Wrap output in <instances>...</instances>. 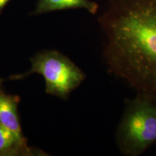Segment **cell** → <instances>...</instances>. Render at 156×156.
<instances>
[{
  "label": "cell",
  "mask_w": 156,
  "mask_h": 156,
  "mask_svg": "<svg viewBox=\"0 0 156 156\" xmlns=\"http://www.w3.org/2000/svg\"><path fill=\"white\" fill-rule=\"evenodd\" d=\"M98 20L108 73L156 101V0H107Z\"/></svg>",
  "instance_id": "obj_1"
},
{
  "label": "cell",
  "mask_w": 156,
  "mask_h": 156,
  "mask_svg": "<svg viewBox=\"0 0 156 156\" xmlns=\"http://www.w3.org/2000/svg\"><path fill=\"white\" fill-rule=\"evenodd\" d=\"M115 140L125 156H140L156 142V101L136 94L124 101Z\"/></svg>",
  "instance_id": "obj_2"
},
{
  "label": "cell",
  "mask_w": 156,
  "mask_h": 156,
  "mask_svg": "<svg viewBox=\"0 0 156 156\" xmlns=\"http://www.w3.org/2000/svg\"><path fill=\"white\" fill-rule=\"evenodd\" d=\"M33 73L44 77L46 93L67 100L73 90L85 80V75L67 56L55 50L44 51L31 58V68L24 75L12 79H23Z\"/></svg>",
  "instance_id": "obj_3"
},
{
  "label": "cell",
  "mask_w": 156,
  "mask_h": 156,
  "mask_svg": "<svg viewBox=\"0 0 156 156\" xmlns=\"http://www.w3.org/2000/svg\"><path fill=\"white\" fill-rule=\"evenodd\" d=\"M19 98L5 94L0 89V124L20 139H25L20 124L17 106Z\"/></svg>",
  "instance_id": "obj_4"
},
{
  "label": "cell",
  "mask_w": 156,
  "mask_h": 156,
  "mask_svg": "<svg viewBox=\"0 0 156 156\" xmlns=\"http://www.w3.org/2000/svg\"><path fill=\"white\" fill-rule=\"evenodd\" d=\"M84 9L91 14H96L99 6L90 0H39L34 15H40L56 10Z\"/></svg>",
  "instance_id": "obj_5"
},
{
  "label": "cell",
  "mask_w": 156,
  "mask_h": 156,
  "mask_svg": "<svg viewBox=\"0 0 156 156\" xmlns=\"http://www.w3.org/2000/svg\"><path fill=\"white\" fill-rule=\"evenodd\" d=\"M35 153L20 139L0 124V156L34 155Z\"/></svg>",
  "instance_id": "obj_6"
},
{
  "label": "cell",
  "mask_w": 156,
  "mask_h": 156,
  "mask_svg": "<svg viewBox=\"0 0 156 156\" xmlns=\"http://www.w3.org/2000/svg\"><path fill=\"white\" fill-rule=\"evenodd\" d=\"M9 0H0V13L2 11V9L5 8V7L7 5Z\"/></svg>",
  "instance_id": "obj_7"
},
{
  "label": "cell",
  "mask_w": 156,
  "mask_h": 156,
  "mask_svg": "<svg viewBox=\"0 0 156 156\" xmlns=\"http://www.w3.org/2000/svg\"><path fill=\"white\" fill-rule=\"evenodd\" d=\"M0 85H1V83H0Z\"/></svg>",
  "instance_id": "obj_8"
}]
</instances>
